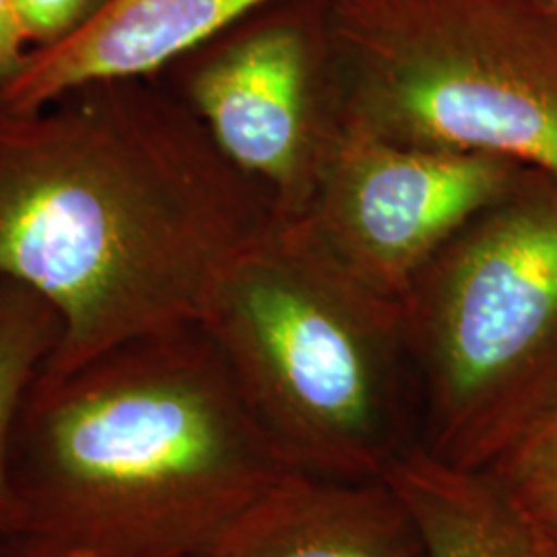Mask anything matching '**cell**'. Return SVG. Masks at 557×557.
<instances>
[{"mask_svg":"<svg viewBox=\"0 0 557 557\" xmlns=\"http://www.w3.org/2000/svg\"><path fill=\"white\" fill-rule=\"evenodd\" d=\"M60 337L57 308L17 278L0 277V537L9 522L7 462L15 421Z\"/></svg>","mask_w":557,"mask_h":557,"instance_id":"cell-11","label":"cell"},{"mask_svg":"<svg viewBox=\"0 0 557 557\" xmlns=\"http://www.w3.org/2000/svg\"><path fill=\"white\" fill-rule=\"evenodd\" d=\"M331 124L527 161L557 180V11L543 0H326Z\"/></svg>","mask_w":557,"mask_h":557,"instance_id":"cell-4","label":"cell"},{"mask_svg":"<svg viewBox=\"0 0 557 557\" xmlns=\"http://www.w3.org/2000/svg\"><path fill=\"white\" fill-rule=\"evenodd\" d=\"M512 163L403 147L331 124L296 213L354 277L405 304L432 260L508 197Z\"/></svg>","mask_w":557,"mask_h":557,"instance_id":"cell-6","label":"cell"},{"mask_svg":"<svg viewBox=\"0 0 557 557\" xmlns=\"http://www.w3.org/2000/svg\"><path fill=\"white\" fill-rule=\"evenodd\" d=\"M403 306L425 388L421 444L478 469L557 368V197L499 200L432 260Z\"/></svg>","mask_w":557,"mask_h":557,"instance_id":"cell-5","label":"cell"},{"mask_svg":"<svg viewBox=\"0 0 557 557\" xmlns=\"http://www.w3.org/2000/svg\"><path fill=\"white\" fill-rule=\"evenodd\" d=\"M202 326L285 460L384 478L409 446L405 306L354 277L298 213H278L221 281Z\"/></svg>","mask_w":557,"mask_h":557,"instance_id":"cell-3","label":"cell"},{"mask_svg":"<svg viewBox=\"0 0 557 557\" xmlns=\"http://www.w3.org/2000/svg\"><path fill=\"white\" fill-rule=\"evenodd\" d=\"M103 0H13L27 46L40 50L73 36Z\"/></svg>","mask_w":557,"mask_h":557,"instance_id":"cell-13","label":"cell"},{"mask_svg":"<svg viewBox=\"0 0 557 557\" xmlns=\"http://www.w3.org/2000/svg\"><path fill=\"white\" fill-rule=\"evenodd\" d=\"M273 0H103L66 40L32 50L0 106L32 112L96 81L158 77Z\"/></svg>","mask_w":557,"mask_h":557,"instance_id":"cell-8","label":"cell"},{"mask_svg":"<svg viewBox=\"0 0 557 557\" xmlns=\"http://www.w3.org/2000/svg\"><path fill=\"white\" fill-rule=\"evenodd\" d=\"M294 467L202 324L36 380L0 557H200Z\"/></svg>","mask_w":557,"mask_h":557,"instance_id":"cell-2","label":"cell"},{"mask_svg":"<svg viewBox=\"0 0 557 557\" xmlns=\"http://www.w3.org/2000/svg\"><path fill=\"white\" fill-rule=\"evenodd\" d=\"M273 218L267 190L156 77L87 83L32 112L0 106V277L62 320L40 380L202 324Z\"/></svg>","mask_w":557,"mask_h":557,"instance_id":"cell-1","label":"cell"},{"mask_svg":"<svg viewBox=\"0 0 557 557\" xmlns=\"http://www.w3.org/2000/svg\"><path fill=\"white\" fill-rule=\"evenodd\" d=\"M543 2H547L552 9H556L557 11V0H543Z\"/></svg>","mask_w":557,"mask_h":557,"instance_id":"cell-16","label":"cell"},{"mask_svg":"<svg viewBox=\"0 0 557 557\" xmlns=\"http://www.w3.org/2000/svg\"><path fill=\"white\" fill-rule=\"evenodd\" d=\"M384 479L416 520L423 557H557V541L483 469L453 465L416 442Z\"/></svg>","mask_w":557,"mask_h":557,"instance_id":"cell-10","label":"cell"},{"mask_svg":"<svg viewBox=\"0 0 557 557\" xmlns=\"http://www.w3.org/2000/svg\"><path fill=\"white\" fill-rule=\"evenodd\" d=\"M221 153L260 184L278 213L310 193L329 137L317 46L292 21L242 29L193 60L170 87Z\"/></svg>","mask_w":557,"mask_h":557,"instance_id":"cell-7","label":"cell"},{"mask_svg":"<svg viewBox=\"0 0 557 557\" xmlns=\"http://www.w3.org/2000/svg\"><path fill=\"white\" fill-rule=\"evenodd\" d=\"M69 557H89V556H83V554H75V556H69Z\"/></svg>","mask_w":557,"mask_h":557,"instance_id":"cell-17","label":"cell"},{"mask_svg":"<svg viewBox=\"0 0 557 557\" xmlns=\"http://www.w3.org/2000/svg\"><path fill=\"white\" fill-rule=\"evenodd\" d=\"M200 557H423L388 479L287 471Z\"/></svg>","mask_w":557,"mask_h":557,"instance_id":"cell-9","label":"cell"},{"mask_svg":"<svg viewBox=\"0 0 557 557\" xmlns=\"http://www.w3.org/2000/svg\"><path fill=\"white\" fill-rule=\"evenodd\" d=\"M29 52L13 0H0V91L20 75Z\"/></svg>","mask_w":557,"mask_h":557,"instance_id":"cell-14","label":"cell"},{"mask_svg":"<svg viewBox=\"0 0 557 557\" xmlns=\"http://www.w3.org/2000/svg\"><path fill=\"white\" fill-rule=\"evenodd\" d=\"M478 469L496 479L518 508L557 541V405L522 419Z\"/></svg>","mask_w":557,"mask_h":557,"instance_id":"cell-12","label":"cell"},{"mask_svg":"<svg viewBox=\"0 0 557 557\" xmlns=\"http://www.w3.org/2000/svg\"><path fill=\"white\" fill-rule=\"evenodd\" d=\"M547 405H557V368L554 370V374L549 376V380L545 382V386L541 388L537 400H535V405L531 407V411L527 413V418H529L531 413H535L541 407H547Z\"/></svg>","mask_w":557,"mask_h":557,"instance_id":"cell-15","label":"cell"}]
</instances>
